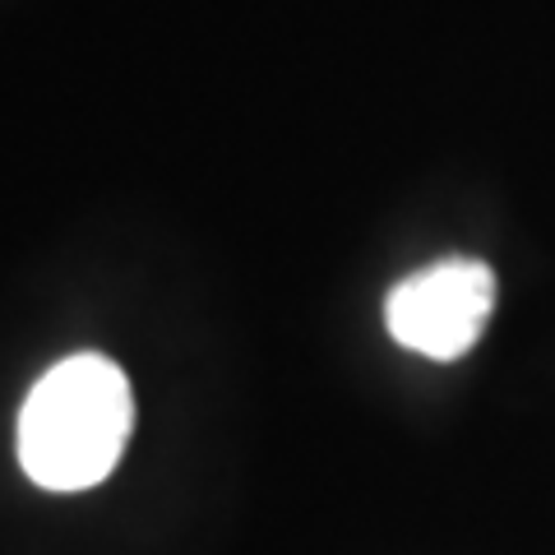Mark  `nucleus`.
<instances>
[{"label": "nucleus", "instance_id": "obj_1", "mask_svg": "<svg viewBox=\"0 0 555 555\" xmlns=\"http://www.w3.org/2000/svg\"><path fill=\"white\" fill-rule=\"evenodd\" d=\"M134 430V393L126 371L102 352L56 361L28 389L14 422V454L42 491H89L107 481Z\"/></svg>", "mask_w": 555, "mask_h": 555}, {"label": "nucleus", "instance_id": "obj_2", "mask_svg": "<svg viewBox=\"0 0 555 555\" xmlns=\"http://www.w3.org/2000/svg\"><path fill=\"white\" fill-rule=\"evenodd\" d=\"M495 306V273L481 259H440L408 273L385 297V328L398 347L430 361L473 352Z\"/></svg>", "mask_w": 555, "mask_h": 555}]
</instances>
